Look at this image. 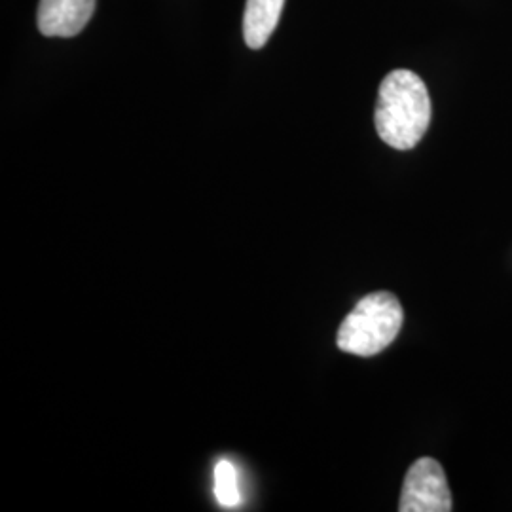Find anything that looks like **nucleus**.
I'll list each match as a JSON object with an SVG mask.
<instances>
[{
	"mask_svg": "<svg viewBox=\"0 0 512 512\" xmlns=\"http://www.w3.org/2000/svg\"><path fill=\"white\" fill-rule=\"evenodd\" d=\"M215 495L220 505L226 509L238 507L239 497L238 471L228 459H220L215 467Z\"/></svg>",
	"mask_w": 512,
	"mask_h": 512,
	"instance_id": "423d86ee",
	"label": "nucleus"
},
{
	"mask_svg": "<svg viewBox=\"0 0 512 512\" xmlns=\"http://www.w3.org/2000/svg\"><path fill=\"white\" fill-rule=\"evenodd\" d=\"M97 0H40L38 31L44 37H76L95 12Z\"/></svg>",
	"mask_w": 512,
	"mask_h": 512,
	"instance_id": "20e7f679",
	"label": "nucleus"
},
{
	"mask_svg": "<svg viewBox=\"0 0 512 512\" xmlns=\"http://www.w3.org/2000/svg\"><path fill=\"white\" fill-rule=\"evenodd\" d=\"M403 321V306L395 294L387 291L366 294L342 321L336 344L349 355H378L393 344L403 329Z\"/></svg>",
	"mask_w": 512,
	"mask_h": 512,
	"instance_id": "f03ea898",
	"label": "nucleus"
},
{
	"mask_svg": "<svg viewBox=\"0 0 512 512\" xmlns=\"http://www.w3.org/2000/svg\"><path fill=\"white\" fill-rule=\"evenodd\" d=\"M399 511H452V494L439 461L421 458L408 469V475L404 478Z\"/></svg>",
	"mask_w": 512,
	"mask_h": 512,
	"instance_id": "7ed1b4c3",
	"label": "nucleus"
},
{
	"mask_svg": "<svg viewBox=\"0 0 512 512\" xmlns=\"http://www.w3.org/2000/svg\"><path fill=\"white\" fill-rule=\"evenodd\" d=\"M285 0H247L243 14V38L249 48L260 50L272 37L281 19Z\"/></svg>",
	"mask_w": 512,
	"mask_h": 512,
	"instance_id": "39448f33",
	"label": "nucleus"
},
{
	"mask_svg": "<svg viewBox=\"0 0 512 512\" xmlns=\"http://www.w3.org/2000/svg\"><path fill=\"white\" fill-rule=\"evenodd\" d=\"M374 122L380 139L395 150L420 143L431 124V97L418 74L399 69L385 76Z\"/></svg>",
	"mask_w": 512,
	"mask_h": 512,
	"instance_id": "f257e3e1",
	"label": "nucleus"
}]
</instances>
